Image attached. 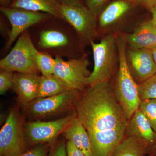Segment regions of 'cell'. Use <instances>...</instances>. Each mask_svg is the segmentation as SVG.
Masks as SVG:
<instances>
[{
    "label": "cell",
    "instance_id": "1",
    "mask_svg": "<svg viewBox=\"0 0 156 156\" xmlns=\"http://www.w3.org/2000/svg\"><path fill=\"white\" fill-rule=\"evenodd\" d=\"M74 109L89 134L92 156H112L126 136L128 120L111 80L88 86L81 92Z\"/></svg>",
    "mask_w": 156,
    "mask_h": 156
},
{
    "label": "cell",
    "instance_id": "30",
    "mask_svg": "<svg viewBox=\"0 0 156 156\" xmlns=\"http://www.w3.org/2000/svg\"><path fill=\"white\" fill-rule=\"evenodd\" d=\"M61 4L69 5H75L81 4L80 0H59Z\"/></svg>",
    "mask_w": 156,
    "mask_h": 156
},
{
    "label": "cell",
    "instance_id": "7",
    "mask_svg": "<svg viewBox=\"0 0 156 156\" xmlns=\"http://www.w3.org/2000/svg\"><path fill=\"white\" fill-rule=\"evenodd\" d=\"M81 92L69 89L58 95L37 98L25 107L27 113L36 118L52 115L73 108Z\"/></svg>",
    "mask_w": 156,
    "mask_h": 156
},
{
    "label": "cell",
    "instance_id": "4",
    "mask_svg": "<svg viewBox=\"0 0 156 156\" xmlns=\"http://www.w3.org/2000/svg\"><path fill=\"white\" fill-rule=\"evenodd\" d=\"M38 52L28 32L25 31L20 36L10 53L1 59V69L38 74L40 71L36 62Z\"/></svg>",
    "mask_w": 156,
    "mask_h": 156
},
{
    "label": "cell",
    "instance_id": "33",
    "mask_svg": "<svg viewBox=\"0 0 156 156\" xmlns=\"http://www.w3.org/2000/svg\"><path fill=\"white\" fill-rule=\"evenodd\" d=\"M152 52L154 60L156 64V47H155L151 49Z\"/></svg>",
    "mask_w": 156,
    "mask_h": 156
},
{
    "label": "cell",
    "instance_id": "3",
    "mask_svg": "<svg viewBox=\"0 0 156 156\" xmlns=\"http://www.w3.org/2000/svg\"><path fill=\"white\" fill-rule=\"evenodd\" d=\"M94 58L93 71L87 80L88 86L111 80L115 69L117 46L113 35L104 37L99 43L90 42Z\"/></svg>",
    "mask_w": 156,
    "mask_h": 156
},
{
    "label": "cell",
    "instance_id": "12",
    "mask_svg": "<svg viewBox=\"0 0 156 156\" xmlns=\"http://www.w3.org/2000/svg\"><path fill=\"white\" fill-rule=\"evenodd\" d=\"M126 136L141 140L147 145L148 156H156V133L139 108L128 120Z\"/></svg>",
    "mask_w": 156,
    "mask_h": 156
},
{
    "label": "cell",
    "instance_id": "35",
    "mask_svg": "<svg viewBox=\"0 0 156 156\" xmlns=\"http://www.w3.org/2000/svg\"></svg>",
    "mask_w": 156,
    "mask_h": 156
},
{
    "label": "cell",
    "instance_id": "24",
    "mask_svg": "<svg viewBox=\"0 0 156 156\" xmlns=\"http://www.w3.org/2000/svg\"><path fill=\"white\" fill-rule=\"evenodd\" d=\"M14 72L1 69L0 71V94H5L10 88H12Z\"/></svg>",
    "mask_w": 156,
    "mask_h": 156
},
{
    "label": "cell",
    "instance_id": "21",
    "mask_svg": "<svg viewBox=\"0 0 156 156\" xmlns=\"http://www.w3.org/2000/svg\"><path fill=\"white\" fill-rule=\"evenodd\" d=\"M36 62L42 75L46 76L53 75L56 60L49 53L38 51L36 56Z\"/></svg>",
    "mask_w": 156,
    "mask_h": 156
},
{
    "label": "cell",
    "instance_id": "25",
    "mask_svg": "<svg viewBox=\"0 0 156 156\" xmlns=\"http://www.w3.org/2000/svg\"><path fill=\"white\" fill-rule=\"evenodd\" d=\"M109 0H87V8L95 17L101 13Z\"/></svg>",
    "mask_w": 156,
    "mask_h": 156
},
{
    "label": "cell",
    "instance_id": "34",
    "mask_svg": "<svg viewBox=\"0 0 156 156\" xmlns=\"http://www.w3.org/2000/svg\"><path fill=\"white\" fill-rule=\"evenodd\" d=\"M125 1L128 2H136L139 0H125Z\"/></svg>",
    "mask_w": 156,
    "mask_h": 156
},
{
    "label": "cell",
    "instance_id": "19",
    "mask_svg": "<svg viewBox=\"0 0 156 156\" xmlns=\"http://www.w3.org/2000/svg\"><path fill=\"white\" fill-rule=\"evenodd\" d=\"M130 5L125 0H119L113 2L100 14L99 25L105 27L116 22L128 11Z\"/></svg>",
    "mask_w": 156,
    "mask_h": 156
},
{
    "label": "cell",
    "instance_id": "31",
    "mask_svg": "<svg viewBox=\"0 0 156 156\" xmlns=\"http://www.w3.org/2000/svg\"><path fill=\"white\" fill-rule=\"evenodd\" d=\"M13 1V0H0V4H1V7L8 8L9 7V5H10V6L11 5Z\"/></svg>",
    "mask_w": 156,
    "mask_h": 156
},
{
    "label": "cell",
    "instance_id": "29",
    "mask_svg": "<svg viewBox=\"0 0 156 156\" xmlns=\"http://www.w3.org/2000/svg\"><path fill=\"white\" fill-rule=\"evenodd\" d=\"M146 6L150 9L156 5V0H140Z\"/></svg>",
    "mask_w": 156,
    "mask_h": 156
},
{
    "label": "cell",
    "instance_id": "2",
    "mask_svg": "<svg viewBox=\"0 0 156 156\" xmlns=\"http://www.w3.org/2000/svg\"><path fill=\"white\" fill-rule=\"evenodd\" d=\"M116 38L119 65L114 85L112 86L115 97L129 120L139 108L141 101L138 92V84L134 80L128 66L126 42L122 37L118 36Z\"/></svg>",
    "mask_w": 156,
    "mask_h": 156
},
{
    "label": "cell",
    "instance_id": "6",
    "mask_svg": "<svg viewBox=\"0 0 156 156\" xmlns=\"http://www.w3.org/2000/svg\"><path fill=\"white\" fill-rule=\"evenodd\" d=\"M26 149L22 117L18 109H11L0 131V155L17 156Z\"/></svg>",
    "mask_w": 156,
    "mask_h": 156
},
{
    "label": "cell",
    "instance_id": "28",
    "mask_svg": "<svg viewBox=\"0 0 156 156\" xmlns=\"http://www.w3.org/2000/svg\"><path fill=\"white\" fill-rule=\"evenodd\" d=\"M52 156H67L66 144L59 143L54 149Z\"/></svg>",
    "mask_w": 156,
    "mask_h": 156
},
{
    "label": "cell",
    "instance_id": "8",
    "mask_svg": "<svg viewBox=\"0 0 156 156\" xmlns=\"http://www.w3.org/2000/svg\"><path fill=\"white\" fill-rule=\"evenodd\" d=\"M60 12L63 20L71 26L81 38L89 44L96 35V17L82 4L75 5L60 4Z\"/></svg>",
    "mask_w": 156,
    "mask_h": 156
},
{
    "label": "cell",
    "instance_id": "32",
    "mask_svg": "<svg viewBox=\"0 0 156 156\" xmlns=\"http://www.w3.org/2000/svg\"><path fill=\"white\" fill-rule=\"evenodd\" d=\"M151 11L152 15V18L151 20L156 25V5L151 9Z\"/></svg>",
    "mask_w": 156,
    "mask_h": 156
},
{
    "label": "cell",
    "instance_id": "23",
    "mask_svg": "<svg viewBox=\"0 0 156 156\" xmlns=\"http://www.w3.org/2000/svg\"><path fill=\"white\" fill-rule=\"evenodd\" d=\"M138 92L141 101L156 98V73L138 85Z\"/></svg>",
    "mask_w": 156,
    "mask_h": 156
},
{
    "label": "cell",
    "instance_id": "16",
    "mask_svg": "<svg viewBox=\"0 0 156 156\" xmlns=\"http://www.w3.org/2000/svg\"><path fill=\"white\" fill-rule=\"evenodd\" d=\"M66 139L70 140L86 155L92 156L89 134L76 116L63 132Z\"/></svg>",
    "mask_w": 156,
    "mask_h": 156
},
{
    "label": "cell",
    "instance_id": "13",
    "mask_svg": "<svg viewBox=\"0 0 156 156\" xmlns=\"http://www.w3.org/2000/svg\"><path fill=\"white\" fill-rule=\"evenodd\" d=\"M72 44L70 35L63 29L52 27L40 32L39 47L43 50L57 53V56L69 57L70 55L69 52Z\"/></svg>",
    "mask_w": 156,
    "mask_h": 156
},
{
    "label": "cell",
    "instance_id": "5",
    "mask_svg": "<svg viewBox=\"0 0 156 156\" xmlns=\"http://www.w3.org/2000/svg\"><path fill=\"white\" fill-rule=\"evenodd\" d=\"M53 75L61 80L69 89L82 92L88 87L87 80L91 73L88 69L89 61L87 55L67 61L56 56Z\"/></svg>",
    "mask_w": 156,
    "mask_h": 156
},
{
    "label": "cell",
    "instance_id": "10",
    "mask_svg": "<svg viewBox=\"0 0 156 156\" xmlns=\"http://www.w3.org/2000/svg\"><path fill=\"white\" fill-rule=\"evenodd\" d=\"M0 10L9 20L11 26V30L9 33L6 48L11 47L15 40L29 27L52 16L50 14L44 12L10 7H1Z\"/></svg>",
    "mask_w": 156,
    "mask_h": 156
},
{
    "label": "cell",
    "instance_id": "11",
    "mask_svg": "<svg viewBox=\"0 0 156 156\" xmlns=\"http://www.w3.org/2000/svg\"><path fill=\"white\" fill-rule=\"evenodd\" d=\"M128 55L129 69L138 85L155 74L156 64L151 49H131Z\"/></svg>",
    "mask_w": 156,
    "mask_h": 156
},
{
    "label": "cell",
    "instance_id": "26",
    "mask_svg": "<svg viewBox=\"0 0 156 156\" xmlns=\"http://www.w3.org/2000/svg\"><path fill=\"white\" fill-rule=\"evenodd\" d=\"M48 151V145L40 144L30 150L26 151L25 152L17 156H47Z\"/></svg>",
    "mask_w": 156,
    "mask_h": 156
},
{
    "label": "cell",
    "instance_id": "9",
    "mask_svg": "<svg viewBox=\"0 0 156 156\" xmlns=\"http://www.w3.org/2000/svg\"><path fill=\"white\" fill-rule=\"evenodd\" d=\"M76 116L74 109L71 113L58 119L26 123L25 133L29 141L33 144L54 142L58 135L64 132Z\"/></svg>",
    "mask_w": 156,
    "mask_h": 156
},
{
    "label": "cell",
    "instance_id": "20",
    "mask_svg": "<svg viewBox=\"0 0 156 156\" xmlns=\"http://www.w3.org/2000/svg\"><path fill=\"white\" fill-rule=\"evenodd\" d=\"M69 89L61 80L54 75L50 76L42 75L40 79L38 98L58 95Z\"/></svg>",
    "mask_w": 156,
    "mask_h": 156
},
{
    "label": "cell",
    "instance_id": "17",
    "mask_svg": "<svg viewBox=\"0 0 156 156\" xmlns=\"http://www.w3.org/2000/svg\"><path fill=\"white\" fill-rule=\"evenodd\" d=\"M60 4L57 0H13L9 7L44 12L63 20L59 10Z\"/></svg>",
    "mask_w": 156,
    "mask_h": 156
},
{
    "label": "cell",
    "instance_id": "15",
    "mask_svg": "<svg viewBox=\"0 0 156 156\" xmlns=\"http://www.w3.org/2000/svg\"><path fill=\"white\" fill-rule=\"evenodd\" d=\"M124 39L131 49H153L156 47V25L151 20L147 21Z\"/></svg>",
    "mask_w": 156,
    "mask_h": 156
},
{
    "label": "cell",
    "instance_id": "18",
    "mask_svg": "<svg viewBox=\"0 0 156 156\" xmlns=\"http://www.w3.org/2000/svg\"><path fill=\"white\" fill-rule=\"evenodd\" d=\"M148 155L146 144L141 140L132 136H125L115 149L112 156Z\"/></svg>",
    "mask_w": 156,
    "mask_h": 156
},
{
    "label": "cell",
    "instance_id": "27",
    "mask_svg": "<svg viewBox=\"0 0 156 156\" xmlns=\"http://www.w3.org/2000/svg\"><path fill=\"white\" fill-rule=\"evenodd\" d=\"M66 146L67 156H86L71 141L68 140Z\"/></svg>",
    "mask_w": 156,
    "mask_h": 156
},
{
    "label": "cell",
    "instance_id": "14",
    "mask_svg": "<svg viewBox=\"0 0 156 156\" xmlns=\"http://www.w3.org/2000/svg\"><path fill=\"white\" fill-rule=\"evenodd\" d=\"M41 76L37 74L14 73L12 88L25 107L38 97Z\"/></svg>",
    "mask_w": 156,
    "mask_h": 156
},
{
    "label": "cell",
    "instance_id": "22",
    "mask_svg": "<svg viewBox=\"0 0 156 156\" xmlns=\"http://www.w3.org/2000/svg\"><path fill=\"white\" fill-rule=\"evenodd\" d=\"M139 108L156 133V98L141 101Z\"/></svg>",
    "mask_w": 156,
    "mask_h": 156
}]
</instances>
